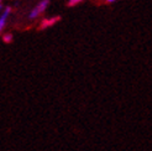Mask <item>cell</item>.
Here are the masks:
<instances>
[{"instance_id":"obj_1","label":"cell","mask_w":152,"mask_h":151,"mask_svg":"<svg viewBox=\"0 0 152 151\" xmlns=\"http://www.w3.org/2000/svg\"><path fill=\"white\" fill-rule=\"evenodd\" d=\"M47 5H48V0H42V1L31 11V14H30V19H35V18L39 16L40 14H42L45 11V9L47 7Z\"/></svg>"},{"instance_id":"obj_2","label":"cell","mask_w":152,"mask_h":151,"mask_svg":"<svg viewBox=\"0 0 152 151\" xmlns=\"http://www.w3.org/2000/svg\"><path fill=\"white\" fill-rule=\"evenodd\" d=\"M10 11H11L10 7H6L5 11H4V14L1 15V18H0V31H1V30L4 29V26H5V22H6V19H7V16H9Z\"/></svg>"},{"instance_id":"obj_3","label":"cell","mask_w":152,"mask_h":151,"mask_svg":"<svg viewBox=\"0 0 152 151\" xmlns=\"http://www.w3.org/2000/svg\"><path fill=\"white\" fill-rule=\"evenodd\" d=\"M57 20H59V18H58V16L52 18V19H45V20L42 21V24H41V29H46V27H48V26L53 25Z\"/></svg>"},{"instance_id":"obj_4","label":"cell","mask_w":152,"mask_h":151,"mask_svg":"<svg viewBox=\"0 0 152 151\" xmlns=\"http://www.w3.org/2000/svg\"><path fill=\"white\" fill-rule=\"evenodd\" d=\"M3 39H4L5 42H10L12 40V36H11V34H6V35H4Z\"/></svg>"},{"instance_id":"obj_5","label":"cell","mask_w":152,"mask_h":151,"mask_svg":"<svg viewBox=\"0 0 152 151\" xmlns=\"http://www.w3.org/2000/svg\"><path fill=\"white\" fill-rule=\"evenodd\" d=\"M83 0H69V3H68V5L69 6H73V5H75V4H79V3H82Z\"/></svg>"},{"instance_id":"obj_6","label":"cell","mask_w":152,"mask_h":151,"mask_svg":"<svg viewBox=\"0 0 152 151\" xmlns=\"http://www.w3.org/2000/svg\"><path fill=\"white\" fill-rule=\"evenodd\" d=\"M108 3H113V1H115V0H106Z\"/></svg>"},{"instance_id":"obj_7","label":"cell","mask_w":152,"mask_h":151,"mask_svg":"<svg viewBox=\"0 0 152 151\" xmlns=\"http://www.w3.org/2000/svg\"><path fill=\"white\" fill-rule=\"evenodd\" d=\"M0 9H1V4H0Z\"/></svg>"},{"instance_id":"obj_8","label":"cell","mask_w":152,"mask_h":151,"mask_svg":"<svg viewBox=\"0 0 152 151\" xmlns=\"http://www.w3.org/2000/svg\"><path fill=\"white\" fill-rule=\"evenodd\" d=\"M0 4H1V0H0Z\"/></svg>"}]
</instances>
